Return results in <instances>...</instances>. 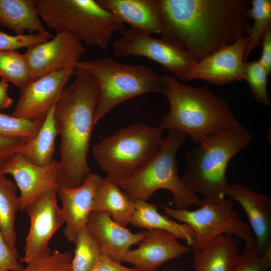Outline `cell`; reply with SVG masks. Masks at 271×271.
Returning <instances> with one entry per match:
<instances>
[{"label":"cell","instance_id":"obj_1","mask_svg":"<svg viewBox=\"0 0 271 271\" xmlns=\"http://www.w3.org/2000/svg\"><path fill=\"white\" fill-rule=\"evenodd\" d=\"M162 38L197 62L233 43L251 26L246 0H157Z\"/></svg>","mask_w":271,"mask_h":271},{"label":"cell","instance_id":"obj_2","mask_svg":"<svg viewBox=\"0 0 271 271\" xmlns=\"http://www.w3.org/2000/svg\"><path fill=\"white\" fill-rule=\"evenodd\" d=\"M74 76L62 90L54 111L61 140L58 184L63 188L79 186L91 173L87 156L96 124L99 87L94 77L83 69L75 68Z\"/></svg>","mask_w":271,"mask_h":271},{"label":"cell","instance_id":"obj_3","mask_svg":"<svg viewBox=\"0 0 271 271\" xmlns=\"http://www.w3.org/2000/svg\"><path fill=\"white\" fill-rule=\"evenodd\" d=\"M161 78L170 105L159 126L162 130L183 132L199 145L212 133L238 122L225 99L208 87L186 85L168 74Z\"/></svg>","mask_w":271,"mask_h":271},{"label":"cell","instance_id":"obj_4","mask_svg":"<svg viewBox=\"0 0 271 271\" xmlns=\"http://www.w3.org/2000/svg\"><path fill=\"white\" fill-rule=\"evenodd\" d=\"M251 140L249 132L238 122L212 133L187 151L182 182L192 192L202 195L204 201L225 198L230 186L226 177L228 164Z\"/></svg>","mask_w":271,"mask_h":271},{"label":"cell","instance_id":"obj_5","mask_svg":"<svg viewBox=\"0 0 271 271\" xmlns=\"http://www.w3.org/2000/svg\"><path fill=\"white\" fill-rule=\"evenodd\" d=\"M186 136L180 131L169 130L159 150L144 166L115 184L133 201H147L156 191L165 189L173 194L175 208L201 206L202 200L184 185L178 175L176 155Z\"/></svg>","mask_w":271,"mask_h":271},{"label":"cell","instance_id":"obj_6","mask_svg":"<svg viewBox=\"0 0 271 271\" xmlns=\"http://www.w3.org/2000/svg\"><path fill=\"white\" fill-rule=\"evenodd\" d=\"M43 22L56 33H65L83 44L104 49L113 34L125 29L96 0H35Z\"/></svg>","mask_w":271,"mask_h":271},{"label":"cell","instance_id":"obj_7","mask_svg":"<svg viewBox=\"0 0 271 271\" xmlns=\"http://www.w3.org/2000/svg\"><path fill=\"white\" fill-rule=\"evenodd\" d=\"M75 68L88 72L98 85L96 124L112 108L126 100L147 93H164L161 76L145 65L122 64L104 58L79 61Z\"/></svg>","mask_w":271,"mask_h":271},{"label":"cell","instance_id":"obj_8","mask_svg":"<svg viewBox=\"0 0 271 271\" xmlns=\"http://www.w3.org/2000/svg\"><path fill=\"white\" fill-rule=\"evenodd\" d=\"M163 130L141 122L119 129L92 148L97 164L116 183L144 166L159 150Z\"/></svg>","mask_w":271,"mask_h":271},{"label":"cell","instance_id":"obj_9","mask_svg":"<svg viewBox=\"0 0 271 271\" xmlns=\"http://www.w3.org/2000/svg\"><path fill=\"white\" fill-rule=\"evenodd\" d=\"M195 210L172 208L161 205L167 217L191 226L194 235L190 246L193 251L200 250L217 237L235 235L242 239L245 248H255V241L248 224L233 209L231 200L225 198L215 202L203 200Z\"/></svg>","mask_w":271,"mask_h":271},{"label":"cell","instance_id":"obj_10","mask_svg":"<svg viewBox=\"0 0 271 271\" xmlns=\"http://www.w3.org/2000/svg\"><path fill=\"white\" fill-rule=\"evenodd\" d=\"M119 32L121 35L112 46L114 57L148 58L182 81L187 80L189 71L197 62L188 52L164 38L157 39L131 28Z\"/></svg>","mask_w":271,"mask_h":271},{"label":"cell","instance_id":"obj_11","mask_svg":"<svg viewBox=\"0 0 271 271\" xmlns=\"http://www.w3.org/2000/svg\"><path fill=\"white\" fill-rule=\"evenodd\" d=\"M57 191L49 190L44 192L25 209L30 225L25 241V253L20 260L21 263H27L51 252L49 242L65 223L57 203Z\"/></svg>","mask_w":271,"mask_h":271},{"label":"cell","instance_id":"obj_12","mask_svg":"<svg viewBox=\"0 0 271 271\" xmlns=\"http://www.w3.org/2000/svg\"><path fill=\"white\" fill-rule=\"evenodd\" d=\"M85 51L83 44L65 33H56L50 41L27 48L24 54L33 80L71 68Z\"/></svg>","mask_w":271,"mask_h":271},{"label":"cell","instance_id":"obj_13","mask_svg":"<svg viewBox=\"0 0 271 271\" xmlns=\"http://www.w3.org/2000/svg\"><path fill=\"white\" fill-rule=\"evenodd\" d=\"M75 68L50 73L35 79L20 90L11 115L29 120L45 118L54 107Z\"/></svg>","mask_w":271,"mask_h":271},{"label":"cell","instance_id":"obj_14","mask_svg":"<svg viewBox=\"0 0 271 271\" xmlns=\"http://www.w3.org/2000/svg\"><path fill=\"white\" fill-rule=\"evenodd\" d=\"M248 37L239 35L232 44L223 47L191 67L187 80L202 79L215 85L244 80V54Z\"/></svg>","mask_w":271,"mask_h":271},{"label":"cell","instance_id":"obj_15","mask_svg":"<svg viewBox=\"0 0 271 271\" xmlns=\"http://www.w3.org/2000/svg\"><path fill=\"white\" fill-rule=\"evenodd\" d=\"M59 161L53 159L47 165L33 164L18 153L0 167V174L13 176L20 191V210H24L44 192L59 188Z\"/></svg>","mask_w":271,"mask_h":271},{"label":"cell","instance_id":"obj_16","mask_svg":"<svg viewBox=\"0 0 271 271\" xmlns=\"http://www.w3.org/2000/svg\"><path fill=\"white\" fill-rule=\"evenodd\" d=\"M102 179L100 175L91 172L79 186L57 189L65 221L64 233L68 241L74 243L80 230L86 226L92 212L96 191Z\"/></svg>","mask_w":271,"mask_h":271},{"label":"cell","instance_id":"obj_17","mask_svg":"<svg viewBox=\"0 0 271 271\" xmlns=\"http://www.w3.org/2000/svg\"><path fill=\"white\" fill-rule=\"evenodd\" d=\"M134 249H129L122 262L131 263L139 271H157L159 266L187 253L190 248L172 234L161 230H146Z\"/></svg>","mask_w":271,"mask_h":271},{"label":"cell","instance_id":"obj_18","mask_svg":"<svg viewBox=\"0 0 271 271\" xmlns=\"http://www.w3.org/2000/svg\"><path fill=\"white\" fill-rule=\"evenodd\" d=\"M86 228L97 244L102 254L121 262L130 247L145 237L146 230L137 233L115 222L105 212H92Z\"/></svg>","mask_w":271,"mask_h":271},{"label":"cell","instance_id":"obj_19","mask_svg":"<svg viewBox=\"0 0 271 271\" xmlns=\"http://www.w3.org/2000/svg\"><path fill=\"white\" fill-rule=\"evenodd\" d=\"M227 196L245 212L255 238V249L262 255L271 247V197L239 184L230 185Z\"/></svg>","mask_w":271,"mask_h":271},{"label":"cell","instance_id":"obj_20","mask_svg":"<svg viewBox=\"0 0 271 271\" xmlns=\"http://www.w3.org/2000/svg\"><path fill=\"white\" fill-rule=\"evenodd\" d=\"M120 22L151 35H162L164 28L157 0H96Z\"/></svg>","mask_w":271,"mask_h":271},{"label":"cell","instance_id":"obj_21","mask_svg":"<svg viewBox=\"0 0 271 271\" xmlns=\"http://www.w3.org/2000/svg\"><path fill=\"white\" fill-rule=\"evenodd\" d=\"M0 25L16 35L38 34L52 38L54 36L44 27L35 0H0Z\"/></svg>","mask_w":271,"mask_h":271},{"label":"cell","instance_id":"obj_22","mask_svg":"<svg viewBox=\"0 0 271 271\" xmlns=\"http://www.w3.org/2000/svg\"><path fill=\"white\" fill-rule=\"evenodd\" d=\"M194 271H231L240 253L231 235L223 234L193 252Z\"/></svg>","mask_w":271,"mask_h":271},{"label":"cell","instance_id":"obj_23","mask_svg":"<svg viewBox=\"0 0 271 271\" xmlns=\"http://www.w3.org/2000/svg\"><path fill=\"white\" fill-rule=\"evenodd\" d=\"M135 201L107 177L103 178L95 195L92 212H105L117 223L125 227L130 223Z\"/></svg>","mask_w":271,"mask_h":271},{"label":"cell","instance_id":"obj_24","mask_svg":"<svg viewBox=\"0 0 271 271\" xmlns=\"http://www.w3.org/2000/svg\"><path fill=\"white\" fill-rule=\"evenodd\" d=\"M129 223L147 230L166 231L177 239L185 240L189 245L191 244L194 235V230L191 226L169 219L158 211L156 205L144 200L135 201V209Z\"/></svg>","mask_w":271,"mask_h":271},{"label":"cell","instance_id":"obj_25","mask_svg":"<svg viewBox=\"0 0 271 271\" xmlns=\"http://www.w3.org/2000/svg\"><path fill=\"white\" fill-rule=\"evenodd\" d=\"M54 107L47 114L36 136L25 143L20 152L27 161L38 166L47 165L53 160L58 135L54 117Z\"/></svg>","mask_w":271,"mask_h":271},{"label":"cell","instance_id":"obj_26","mask_svg":"<svg viewBox=\"0 0 271 271\" xmlns=\"http://www.w3.org/2000/svg\"><path fill=\"white\" fill-rule=\"evenodd\" d=\"M17 188L15 183L0 174V230L9 247L16 252L18 251L15 221L20 209Z\"/></svg>","mask_w":271,"mask_h":271},{"label":"cell","instance_id":"obj_27","mask_svg":"<svg viewBox=\"0 0 271 271\" xmlns=\"http://www.w3.org/2000/svg\"><path fill=\"white\" fill-rule=\"evenodd\" d=\"M0 77L19 90L33 81L24 54L18 51L0 50Z\"/></svg>","mask_w":271,"mask_h":271},{"label":"cell","instance_id":"obj_28","mask_svg":"<svg viewBox=\"0 0 271 271\" xmlns=\"http://www.w3.org/2000/svg\"><path fill=\"white\" fill-rule=\"evenodd\" d=\"M248 15L250 19H253V24L247 32L249 43L244 54V61L256 47L261 45L262 36L270 26L271 1H251Z\"/></svg>","mask_w":271,"mask_h":271},{"label":"cell","instance_id":"obj_29","mask_svg":"<svg viewBox=\"0 0 271 271\" xmlns=\"http://www.w3.org/2000/svg\"><path fill=\"white\" fill-rule=\"evenodd\" d=\"M74 244L72 271H91L101 252L86 227L80 230Z\"/></svg>","mask_w":271,"mask_h":271},{"label":"cell","instance_id":"obj_30","mask_svg":"<svg viewBox=\"0 0 271 271\" xmlns=\"http://www.w3.org/2000/svg\"><path fill=\"white\" fill-rule=\"evenodd\" d=\"M44 119L29 120L0 112V137L19 139L26 143L36 136Z\"/></svg>","mask_w":271,"mask_h":271},{"label":"cell","instance_id":"obj_31","mask_svg":"<svg viewBox=\"0 0 271 271\" xmlns=\"http://www.w3.org/2000/svg\"><path fill=\"white\" fill-rule=\"evenodd\" d=\"M72 253L54 250L26 263V266L14 271H72Z\"/></svg>","mask_w":271,"mask_h":271},{"label":"cell","instance_id":"obj_32","mask_svg":"<svg viewBox=\"0 0 271 271\" xmlns=\"http://www.w3.org/2000/svg\"><path fill=\"white\" fill-rule=\"evenodd\" d=\"M245 79L255 100L268 106L270 100L267 93V76L258 60L244 61Z\"/></svg>","mask_w":271,"mask_h":271},{"label":"cell","instance_id":"obj_33","mask_svg":"<svg viewBox=\"0 0 271 271\" xmlns=\"http://www.w3.org/2000/svg\"><path fill=\"white\" fill-rule=\"evenodd\" d=\"M271 266V247L264 254L255 248H245L240 254L231 271H269Z\"/></svg>","mask_w":271,"mask_h":271},{"label":"cell","instance_id":"obj_34","mask_svg":"<svg viewBox=\"0 0 271 271\" xmlns=\"http://www.w3.org/2000/svg\"><path fill=\"white\" fill-rule=\"evenodd\" d=\"M48 38L41 34H23L11 35L0 32V50L17 51L21 48H28L43 43Z\"/></svg>","mask_w":271,"mask_h":271},{"label":"cell","instance_id":"obj_35","mask_svg":"<svg viewBox=\"0 0 271 271\" xmlns=\"http://www.w3.org/2000/svg\"><path fill=\"white\" fill-rule=\"evenodd\" d=\"M23 266L18 252L9 247L0 230V271H14Z\"/></svg>","mask_w":271,"mask_h":271},{"label":"cell","instance_id":"obj_36","mask_svg":"<svg viewBox=\"0 0 271 271\" xmlns=\"http://www.w3.org/2000/svg\"><path fill=\"white\" fill-rule=\"evenodd\" d=\"M25 144L19 139L0 137V167L14 155L20 153Z\"/></svg>","mask_w":271,"mask_h":271},{"label":"cell","instance_id":"obj_37","mask_svg":"<svg viewBox=\"0 0 271 271\" xmlns=\"http://www.w3.org/2000/svg\"><path fill=\"white\" fill-rule=\"evenodd\" d=\"M91 271H139L135 267L123 265L102 253L97 260Z\"/></svg>","mask_w":271,"mask_h":271},{"label":"cell","instance_id":"obj_38","mask_svg":"<svg viewBox=\"0 0 271 271\" xmlns=\"http://www.w3.org/2000/svg\"><path fill=\"white\" fill-rule=\"evenodd\" d=\"M262 53L259 62L266 70L268 75L271 72V27L269 26L264 32L261 40Z\"/></svg>","mask_w":271,"mask_h":271},{"label":"cell","instance_id":"obj_39","mask_svg":"<svg viewBox=\"0 0 271 271\" xmlns=\"http://www.w3.org/2000/svg\"><path fill=\"white\" fill-rule=\"evenodd\" d=\"M9 84L6 80H0V110L10 107L13 99L8 94Z\"/></svg>","mask_w":271,"mask_h":271}]
</instances>
